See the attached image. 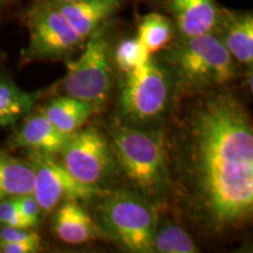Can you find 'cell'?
Returning <instances> with one entry per match:
<instances>
[{
  "instance_id": "cell-10",
  "label": "cell",
  "mask_w": 253,
  "mask_h": 253,
  "mask_svg": "<svg viewBox=\"0 0 253 253\" xmlns=\"http://www.w3.org/2000/svg\"><path fill=\"white\" fill-rule=\"evenodd\" d=\"M213 32L237 63L252 66L253 14L251 11L220 7Z\"/></svg>"
},
{
  "instance_id": "cell-15",
  "label": "cell",
  "mask_w": 253,
  "mask_h": 253,
  "mask_svg": "<svg viewBox=\"0 0 253 253\" xmlns=\"http://www.w3.org/2000/svg\"><path fill=\"white\" fill-rule=\"evenodd\" d=\"M39 112L66 136L81 129L89 118L96 114L90 104L67 95L48 101L41 107Z\"/></svg>"
},
{
  "instance_id": "cell-20",
  "label": "cell",
  "mask_w": 253,
  "mask_h": 253,
  "mask_svg": "<svg viewBox=\"0 0 253 253\" xmlns=\"http://www.w3.org/2000/svg\"><path fill=\"white\" fill-rule=\"evenodd\" d=\"M112 55L114 67L118 68L122 74L140 68L151 56L136 37L120 40L116 46L113 47Z\"/></svg>"
},
{
  "instance_id": "cell-5",
  "label": "cell",
  "mask_w": 253,
  "mask_h": 253,
  "mask_svg": "<svg viewBox=\"0 0 253 253\" xmlns=\"http://www.w3.org/2000/svg\"><path fill=\"white\" fill-rule=\"evenodd\" d=\"M93 217L112 239L129 252H153L160 210L128 186L114 188L95 199Z\"/></svg>"
},
{
  "instance_id": "cell-24",
  "label": "cell",
  "mask_w": 253,
  "mask_h": 253,
  "mask_svg": "<svg viewBox=\"0 0 253 253\" xmlns=\"http://www.w3.org/2000/svg\"><path fill=\"white\" fill-rule=\"evenodd\" d=\"M4 253H36L41 251V242H0Z\"/></svg>"
},
{
  "instance_id": "cell-9",
  "label": "cell",
  "mask_w": 253,
  "mask_h": 253,
  "mask_svg": "<svg viewBox=\"0 0 253 253\" xmlns=\"http://www.w3.org/2000/svg\"><path fill=\"white\" fill-rule=\"evenodd\" d=\"M27 160L34 170L32 195L43 213H50L65 202H94L106 192L75 179L54 155L28 151Z\"/></svg>"
},
{
  "instance_id": "cell-7",
  "label": "cell",
  "mask_w": 253,
  "mask_h": 253,
  "mask_svg": "<svg viewBox=\"0 0 253 253\" xmlns=\"http://www.w3.org/2000/svg\"><path fill=\"white\" fill-rule=\"evenodd\" d=\"M58 158L82 184L108 191L121 176L109 136L94 126L81 128L68 136Z\"/></svg>"
},
{
  "instance_id": "cell-23",
  "label": "cell",
  "mask_w": 253,
  "mask_h": 253,
  "mask_svg": "<svg viewBox=\"0 0 253 253\" xmlns=\"http://www.w3.org/2000/svg\"><path fill=\"white\" fill-rule=\"evenodd\" d=\"M0 242H41V238L33 229L2 225L0 229Z\"/></svg>"
},
{
  "instance_id": "cell-22",
  "label": "cell",
  "mask_w": 253,
  "mask_h": 253,
  "mask_svg": "<svg viewBox=\"0 0 253 253\" xmlns=\"http://www.w3.org/2000/svg\"><path fill=\"white\" fill-rule=\"evenodd\" d=\"M0 224L6 226H17L30 229L25 223L24 218L19 212L14 198H6L0 201Z\"/></svg>"
},
{
  "instance_id": "cell-12",
  "label": "cell",
  "mask_w": 253,
  "mask_h": 253,
  "mask_svg": "<svg viewBox=\"0 0 253 253\" xmlns=\"http://www.w3.org/2000/svg\"><path fill=\"white\" fill-rule=\"evenodd\" d=\"M53 230L63 243L80 245L106 238L95 218L78 202H65L55 209Z\"/></svg>"
},
{
  "instance_id": "cell-21",
  "label": "cell",
  "mask_w": 253,
  "mask_h": 253,
  "mask_svg": "<svg viewBox=\"0 0 253 253\" xmlns=\"http://www.w3.org/2000/svg\"><path fill=\"white\" fill-rule=\"evenodd\" d=\"M15 203L26 225L30 229H36L39 224L40 214L42 211L34 196L32 194L19 196V197H15Z\"/></svg>"
},
{
  "instance_id": "cell-26",
  "label": "cell",
  "mask_w": 253,
  "mask_h": 253,
  "mask_svg": "<svg viewBox=\"0 0 253 253\" xmlns=\"http://www.w3.org/2000/svg\"><path fill=\"white\" fill-rule=\"evenodd\" d=\"M6 1V0H0V7H1V5L4 4V2Z\"/></svg>"
},
{
  "instance_id": "cell-19",
  "label": "cell",
  "mask_w": 253,
  "mask_h": 253,
  "mask_svg": "<svg viewBox=\"0 0 253 253\" xmlns=\"http://www.w3.org/2000/svg\"><path fill=\"white\" fill-rule=\"evenodd\" d=\"M199 249L194 238L184 227L158 218L153 239V252L158 253H196Z\"/></svg>"
},
{
  "instance_id": "cell-8",
  "label": "cell",
  "mask_w": 253,
  "mask_h": 253,
  "mask_svg": "<svg viewBox=\"0 0 253 253\" xmlns=\"http://www.w3.org/2000/svg\"><path fill=\"white\" fill-rule=\"evenodd\" d=\"M26 26L28 43L23 52L26 61H68L86 43L50 0H38L32 6Z\"/></svg>"
},
{
  "instance_id": "cell-27",
  "label": "cell",
  "mask_w": 253,
  "mask_h": 253,
  "mask_svg": "<svg viewBox=\"0 0 253 253\" xmlns=\"http://www.w3.org/2000/svg\"><path fill=\"white\" fill-rule=\"evenodd\" d=\"M0 253H1V250H0Z\"/></svg>"
},
{
  "instance_id": "cell-2",
  "label": "cell",
  "mask_w": 253,
  "mask_h": 253,
  "mask_svg": "<svg viewBox=\"0 0 253 253\" xmlns=\"http://www.w3.org/2000/svg\"><path fill=\"white\" fill-rule=\"evenodd\" d=\"M120 172L158 210L170 207V176L163 128H134L116 121L107 128Z\"/></svg>"
},
{
  "instance_id": "cell-17",
  "label": "cell",
  "mask_w": 253,
  "mask_h": 253,
  "mask_svg": "<svg viewBox=\"0 0 253 253\" xmlns=\"http://www.w3.org/2000/svg\"><path fill=\"white\" fill-rule=\"evenodd\" d=\"M34 170L28 160H19L0 150V201L33 192Z\"/></svg>"
},
{
  "instance_id": "cell-6",
  "label": "cell",
  "mask_w": 253,
  "mask_h": 253,
  "mask_svg": "<svg viewBox=\"0 0 253 253\" xmlns=\"http://www.w3.org/2000/svg\"><path fill=\"white\" fill-rule=\"evenodd\" d=\"M107 26L88 38L77 60L66 61L62 90L67 96L90 104L99 113L109 99L114 81V63Z\"/></svg>"
},
{
  "instance_id": "cell-25",
  "label": "cell",
  "mask_w": 253,
  "mask_h": 253,
  "mask_svg": "<svg viewBox=\"0 0 253 253\" xmlns=\"http://www.w3.org/2000/svg\"><path fill=\"white\" fill-rule=\"evenodd\" d=\"M50 1H55V2H73V1H79V0H50Z\"/></svg>"
},
{
  "instance_id": "cell-1",
  "label": "cell",
  "mask_w": 253,
  "mask_h": 253,
  "mask_svg": "<svg viewBox=\"0 0 253 253\" xmlns=\"http://www.w3.org/2000/svg\"><path fill=\"white\" fill-rule=\"evenodd\" d=\"M177 99L164 126L170 208L208 236L240 230L253 213V128L226 88Z\"/></svg>"
},
{
  "instance_id": "cell-3",
  "label": "cell",
  "mask_w": 253,
  "mask_h": 253,
  "mask_svg": "<svg viewBox=\"0 0 253 253\" xmlns=\"http://www.w3.org/2000/svg\"><path fill=\"white\" fill-rule=\"evenodd\" d=\"M160 59L171 72L177 99L225 88L238 75L237 62L213 31L179 38Z\"/></svg>"
},
{
  "instance_id": "cell-14",
  "label": "cell",
  "mask_w": 253,
  "mask_h": 253,
  "mask_svg": "<svg viewBox=\"0 0 253 253\" xmlns=\"http://www.w3.org/2000/svg\"><path fill=\"white\" fill-rule=\"evenodd\" d=\"M68 136L59 131L40 112L23 119L20 128L13 136L12 147L28 151L58 156L65 147Z\"/></svg>"
},
{
  "instance_id": "cell-13",
  "label": "cell",
  "mask_w": 253,
  "mask_h": 253,
  "mask_svg": "<svg viewBox=\"0 0 253 253\" xmlns=\"http://www.w3.org/2000/svg\"><path fill=\"white\" fill-rule=\"evenodd\" d=\"M53 2L67 18L79 36L86 41L97 30L108 25L110 18L121 7V0H79L73 2Z\"/></svg>"
},
{
  "instance_id": "cell-16",
  "label": "cell",
  "mask_w": 253,
  "mask_h": 253,
  "mask_svg": "<svg viewBox=\"0 0 253 253\" xmlns=\"http://www.w3.org/2000/svg\"><path fill=\"white\" fill-rule=\"evenodd\" d=\"M39 95L21 89L6 75L0 77V128L17 125L33 112Z\"/></svg>"
},
{
  "instance_id": "cell-4",
  "label": "cell",
  "mask_w": 253,
  "mask_h": 253,
  "mask_svg": "<svg viewBox=\"0 0 253 253\" xmlns=\"http://www.w3.org/2000/svg\"><path fill=\"white\" fill-rule=\"evenodd\" d=\"M176 102L171 72L162 60L151 55L140 68L123 74L114 121L134 128H163Z\"/></svg>"
},
{
  "instance_id": "cell-18",
  "label": "cell",
  "mask_w": 253,
  "mask_h": 253,
  "mask_svg": "<svg viewBox=\"0 0 253 253\" xmlns=\"http://www.w3.org/2000/svg\"><path fill=\"white\" fill-rule=\"evenodd\" d=\"M176 28L171 18L161 13H149L138 23L136 38L150 55H155L167 48L175 38Z\"/></svg>"
},
{
  "instance_id": "cell-11",
  "label": "cell",
  "mask_w": 253,
  "mask_h": 253,
  "mask_svg": "<svg viewBox=\"0 0 253 253\" xmlns=\"http://www.w3.org/2000/svg\"><path fill=\"white\" fill-rule=\"evenodd\" d=\"M216 0H168L167 9L178 38L201 36L213 31L219 14Z\"/></svg>"
}]
</instances>
